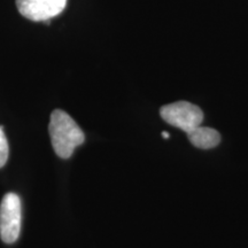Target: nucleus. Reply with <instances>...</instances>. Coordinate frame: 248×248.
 <instances>
[{"mask_svg": "<svg viewBox=\"0 0 248 248\" xmlns=\"http://www.w3.org/2000/svg\"><path fill=\"white\" fill-rule=\"evenodd\" d=\"M188 140L193 146L202 150L216 147L221 142V135L215 129L208 126H198L190 132H187Z\"/></svg>", "mask_w": 248, "mask_h": 248, "instance_id": "obj_5", "label": "nucleus"}, {"mask_svg": "<svg viewBox=\"0 0 248 248\" xmlns=\"http://www.w3.org/2000/svg\"><path fill=\"white\" fill-rule=\"evenodd\" d=\"M67 0H16L18 12L31 21H48L63 12Z\"/></svg>", "mask_w": 248, "mask_h": 248, "instance_id": "obj_4", "label": "nucleus"}, {"mask_svg": "<svg viewBox=\"0 0 248 248\" xmlns=\"http://www.w3.org/2000/svg\"><path fill=\"white\" fill-rule=\"evenodd\" d=\"M48 131L53 150L61 159H69L76 147L85 140L78 124L61 109H55L51 114Z\"/></svg>", "mask_w": 248, "mask_h": 248, "instance_id": "obj_1", "label": "nucleus"}, {"mask_svg": "<svg viewBox=\"0 0 248 248\" xmlns=\"http://www.w3.org/2000/svg\"><path fill=\"white\" fill-rule=\"evenodd\" d=\"M21 200L15 193H7L0 204V237L4 243L13 244L21 231Z\"/></svg>", "mask_w": 248, "mask_h": 248, "instance_id": "obj_3", "label": "nucleus"}, {"mask_svg": "<svg viewBox=\"0 0 248 248\" xmlns=\"http://www.w3.org/2000/svg\"><path fill=\"white\" fill-rule=\"evenodd\" d=\"M8 141L4 132V126H0V168L5 166L8 160Z\"/></svg>", "mask_w": 248, "mask_h": 248, "instance_id": "obj_6", "label": "nucleus"}, {"mask_svg": "<svg viewBox=\"0 0 248 248\" xmlns=\"http://www.w3.org/2000/svg\"><path fill=\"white\" fill-rule=\"evenodd\" d=\"M160 115L170 125L181 129L186 133L200 126L203 121L202 110L187 101L166 105L160 109Z\"/></svg>", "mask_w": 248, "mask_h": 248, "instance_id": "obj_2", "label": "nucleus"}, {"mask_svg": "<svg viewBox=\"0 0 248 248\" xmlns=\"http://www.w3.org/2000/svg\"><path fill=\"white\" fill-rule=\"evenodd\" d=\"M162 137L164 139H168L169 138V133L168 132H162Z\"/></svg>", "mask_w": 248, "mask_h": 248, "instance_id": "obj_7", "label": "nucleus"}]
</instances>
